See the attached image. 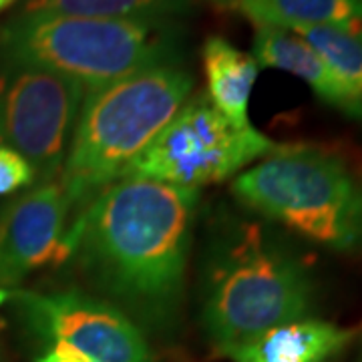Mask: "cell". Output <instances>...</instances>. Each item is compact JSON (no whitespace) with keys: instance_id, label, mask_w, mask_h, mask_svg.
I'll list each match as a JSON object with an SVG mask.
<instances>
[{"instance_id":"obj_15","label":"cell","mask_w":362,"mask_h":362,"mask_svg":"<svg viewBox=\"0 0 362 362\" xmlns=\"http://www.w3.org/2000/svg\"><path fill=\"white\" fill-rule=\"evenodd\" d=\"M306 40L346 85L362 105V37L332 26H298L292 28Z\"/></svg>"},{"instance_id":"obj_10","label":"cell","mask_w":362,"mask_h":362,"mask_svg":"<svg viewBox=\"0 0 362 362\" xmlns=\"http://www.w3.org/2000/svg\"><path fill=\"white\" fill-rule=\"evenodd\" d=\"M252 49V57L259 66L286 71L302 78L320 101L362 123V105L322 57L296 33L276 26H256Z\"/></svg>"},{"instance_id":"obj_1","label":"cell","mask_w":362,"mask_h":362,"mask_svg":"<svg viewBox=\"0 0 362 362\" xmlns=\"http://www.w3.org/2000/svg\"><path fill=\"white\" fill-rule=\"evenodd\" d=\"M197 202L192 187L121 177L71 223V256L105 300L145 326L165 328L185 290Z\"/></svg>"},{"instance_id":"obj_5","label":"cell","mask_w":362,"mask_h":362,"mask_svg":"<svg viewBox=\"0 0 362 362\" xmlns=\"http://www.w3.org/2000/svg\"><path fill=\"white\" fill-rule=\"evenodd\" d=\"M233 197L247 209L332 250L362 242V192L338 157L312 147H278L235 175Z\"/></svg>"},{"instance_id":"obj_6","label":"cell","mask_w":362,"mask_h":362,"mask_svg":"<svg viewBox=\"0 0 362 362\" xmlns=\"http://www.w3.org/2000/svg\"><path fill=\"white\" fill-rule=\"evenodd\" d=\"M278 147L254 125L235 127L202 93L187 99L123 177L199 189L242 173Z\"/></svg>"},{"instance_id":"obj_12","label":"cell","mask_w":362,"mask_h":362,"mask_svg":"<svg viewBox=\"0 0 362 362\" xmlns=\"http://www.w3.org/2000/svg\"><path fill=\"white\" fill-rule=\"evenodd\" d=\"M202 63L209 103L235 127H250L247 107L259 73L256 59L223 37H209L202 47Z\"/></svg>"},{"instance_id":"obj_17","label":"cell","mask_w":362,"mask_h":362,"mask_svg":"<svg viewBox=\"0 0 362 362\" xmlns=\"http://www.w3.org/2000/svg\"><path fill=\"white\" fill-rule=\"evenodd\" d=\"M37 362H93V361L87 358L85 354H81L78 350L66 346V344H52V349Z\"/></svg>"},{"instance_id":"obj_18","label":"cell","mask_w":362,"mask_h":362,"mask_svg":"<svg viewBox=\"0 0 362 362\" xmlns=\"http://www.w3.org/2000/svg\"><path fill=\"white\" fill-rule=\"evenodd\" d=\"M202 2H209L214 6H226V8H230V6L235 4V0H202Z\"/></svg>"},{"instance_id":"obj_20","label":"cell","mask_w":362,"mask_h":362,"mask_svg":"<svg viewBox=\"0 0 362 362\" xmlns=\"http://www.w3.org/2000/svg\"><path fill=\"white\" fill-rule=\"evenodd\" d=\"M93 362H95V361H93Z\"/></svg>"},{"instance_id":"obj_11","label":"cell","mask_w":362,"mask_h":362,"mask_svg":"<svg viewBox=\"0 0 362 362\" xmlns=\"http://www.w3.org/2000/svg\"><path fill=\"white\" fill-rule=\"evenodd\" d=\"M354 330L318 318H300L270 328L230 354L233 362H332Z\"/></svg>"},{"instance_id":"obj_9","label":"cell","mask_w":362,"mask_h":362,"mask_svg":"<svg viewBox=\"0 0 362 362\" xmlns=\"http://www.w3.org/2000/svg\"><path fill=\"white\" fill-rule=\"evenodd\" d=\"M71 211L59 181L39 183L0 214V290L21 284L30 272L71 258Z\"/></svg>"},{"instance_id":"obj_3","label":"cell","mask_w":362,"mask_h":362,"mask_svg":"<svg viewBox=\"0 0 362 362\" xmlns=\"http://www.w3.org/2000/svg\"><path fill=\"white\" fill-rule=\"evenodd\" d=\"M314 286L310 272L259 223L228 226L211 244L204 278V328L221 354L306 318Z\"/></svg>"},{"instance_id":"obj_7","label":"cell","mask_w":362,"mask_h":362,"mask_svg":"<svg viewBox=\"0 0 362 362\" xmlns=\"http://www.w3.org/2000/svg\"><path fill=\"white\" fill-rule=\"evenodd\" d=\"M87 89L0 54V143L25 157L39 183L59 181Z\"/></svg>"},{"instance_id":"obj_14","label":"cell","mask_w":362,"mask_h":362,"mask_svg":"<svg viewBox=\"0 0 362 362\" xmlns=\"http://www.w3.org/2000/svg\"><path fill=\"white\" fill-rule=\"evenodd\" d=\"M192 0H26V13L105 21H168L185 14Z\"/></svg>"},{"instance_id":"obj_16","label":"cell","mask_w":362,"mask_h":362,"mask_svg":"<svg viewBox=\"0 0 362 362\" xmlns=\"http://www.w3.org/2000/svg\"><path fill=\"white\" fill-rule=\"evenodd\" d=\"M37 183V173L25 157L0 143V195H11Z\"/></svg>"},{"instance_id":"obj_8","label":"cell","mask_w":362,"mask_h":362,"mask_svg":"<svg viewBox=\"0 0 362 362\" xmlns=\"http://www.w3.org/2000/svg\"><path fill=\"white\" fill-rule=\"evenodd\" d=\"M23 308L30 326L95 362H151L149 344L139 326L105 298L77 290L39 294L0 290V304Z\"/></svg>"},{"instance_id":"obj_21","label":"cell","mask_w":362,"mask_h":362,"mask_svg":"<svg viewBox=\"0 0 362 362\" xmlns=\"http://www.w3.org/2000/svg\"><path fill=\"white\" fill-rule=\"evenodd\" d=\"M361 2H362V0H361Z\"/></svg>"},{"instance_id":"obj_4","label":"cell","mask_w":362,"mask_h":362,"mask_svg":"<svg viewBox=\"0 0 362 362\" xmlns=\"http://www.w3.org/2000/svg\"><path fill=\"white\" fill-rule=\"evenodd\" d=\"M0 54L101 89L149 66L177 63L168 21H105L23 11L0 28Z\"/></svg>"},{"instance_id":"obj_2","label":"cell","mask_w":362,"mask_h":362,"mask_svg":"<svg viewBox=\"0 0 362 362\" xmlns=\"http://www.w3.org/2000/svg\"><path fill=\"white\" fill-rule=\"evenodd\" d=\"M192 90L194 77L187 69L163 63L85 93L59 177L73 221L127 173Z\"/></svg>"},{"instance_id":"obj_13","label":"cell","mask_w":362,"mask_h":362,"mask_svg":"<svg viewBox=\"0 0 362 362\" xmlns=\"http://www.w3.org/2000/svg\"><path fill=\"white\" fill-rule=\"evenodd\" d=\"M233 8L256 26H332L362 37L361 0H235Z\"/></svg>"},{"instance_id":"obj_19","label":"cell","mask_w":362,"mask_h":362,"mask_svg":"<svg viewBox=\"0 0 362 362\" xmlns=\"http://www.w3.org/2000/svg\"><path fill=\"white\" fill-rule=\"evenodd\" d=\"M16 0H0V13H4L8 6H13Z\"/></svg>"}]
</instances>
